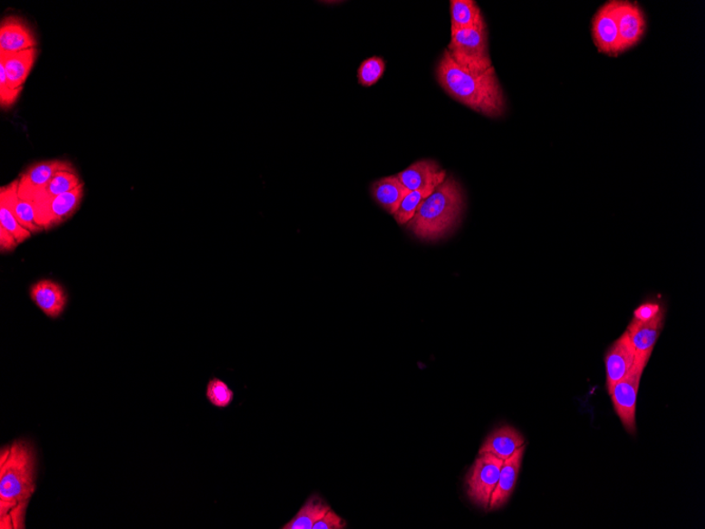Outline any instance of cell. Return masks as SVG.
<instances>
[{"label":"cell","instance_id":"cell-24","mask_svg":"<svg viewBox=\"0 0 705 529\" xmlns=\"http://www.w3.org/2000/svg\"><path fill=\"white\" fill-rule=\"evenodd\" d=\"M434 189L413 190L405 197L399 208L393 214L394 219L399 225L403 226L411 220L421 204Z\"/></svg>","mask_w":705,"mask_h":529},{"label":"cell","instance_id":"cell-29","mask_svg":"<svg viewBox=\"0 0 705 529\" xmlns=\"http://www.w3.org/2000/svg\"><path fill=\"white\" fill-rule=\"evenodd\" d=\"M347 528V522L341 515H338L332 508L322 519L316 522L313 529H344Z\"/></svg>","mask_w":705,"mask_h":529},{"label":"cell","instance_id":"cell-3","mask_svg":"<svg viewBox=\"0 0 705 529\" xmlns=\"http://www.w3.org/2000/svg\"><path fill=\"white\" fill-rule=\"evenodd\" d=\"M464 206L463 191L459 184L453 178H446L421 202L418 212L407 226L420 239H440L459 225Z\"/></svg>","mask_w":705,"mask_h":529},{"label":"cell","instance_id":"cell-22","mask_svg":"<svg viewBox=\"0 0 705 529\" xmlns=\"http://www.w3.org/2000/svg\"><path fill=\"white\" fill-rule=\"evenodd\" d=\"M82 183L78 173H76L74 169L61 170L51 178L47 187L43 188L40 193L32 197L29 202L32 206L47 203L56 197L69 193V191L78 188Z\"/></svg>","mask_w":705,"mask_h":529},{"label":"cell","instance_id":"cell-11","mask_svg":"<svg viewBox=\"0 0 705 529\" xmlns=\"http://www.w3.org/2000/svg\"><path fill=\"white\" fill-rule=\"evenodd\" d=\"M634 350L627 332L622 334L619 339L608 348L605 354L606 387L608 393L613 387L623 379L633 367L636 359Z\"/></svg>","mask_w":705,"mask_h":529},{"label":"cell","instance_id":"cell-14","mask_svg":"<svg viewBox=\"0 0 705 529\" xmlns=\"http://www.w3.org/2000/svg\"><path fill=\"white\" fill-rule=\"evenodd\" d=\"M397 178L410 190L435 189L446 180V171L431 160L416 162L401 171Z\"/></svg>","mask_w":705,"mask_h":529},{"label":"cell","instance_id":"cell-6","mask_svg":"<svg viewBox=\"0 0 705 529\" xmlns=\"http://www.w3.org/2000/svg\"><path fill=\"white\" fill-rule=\"evenodd\" d=\"M501 458L486 454L480 455L466 477L467 494L474 505L488 509L493 492L497 487L504 465Z\"/></svg>","mask_w":705,"mask_h":529},{"label":"cell","instance_id":"cell-18","mask_svg":"<svg viewBox=\"0 0 705 529\" xmlns=\"http://www.w3.org/2000/svg\"><path fill=\"white\" fill-rule=\"evenodd\" d=\"M37 55V48L11 54L0 53V66L5 69L6 78L13 88H24L35 65Z\"/></svg>","mask_w":705,"mask_h":529},{"label":"cell","instance_id":"cell-2","mask_svg":"<svg viewBox=\"0 0 705 529\" xmlns=\"http://www.w3.org/2000/svg\"><path fill=\"white\" fill-rule=\"evenodd\" d=\"M0 526L24 528V515L35 492V457L31 446L15 442L0 457Z\"/></svg>","mask_w":705,"mask_h":529},{"label":"cell","instance_id":"cell-17","mask_svg":"<svg viewBox=\"0 0 705 529\" xmlns=\"http://www.w3.org/2000/svg\"><path fill=\"white\" fill-rule=\"evenodd\" d=\"M524 445L525 439L520 432L510 426H504L493 431L486 438L485 443L478 451V456L490 454L501 458L503 461H507Z\"/></svg>","mask_w":705,"mask_h":529},{"label":"cell","instance_id":"cell-21","mask_svg":"<svg viewBox=\"0 0 705 529\" xmlns=\"http://www.w3.org/2000/svg\"><path fill=\"white\" fill-rule=\"evenodd\" d=\"M330 509L329 503L322 495L314 494L307 498L296 515L281 529H313Z\"/></svg>","mask_w":705,"mask_h":529},{"label":"cell","instance_id":"cell-23","mask_svg":"<svg viewBox=\"0 0 705 529\" xmlns=\"http://www.w3.org/2000/svg\"><path fill=\"white\" fill-rule=\"evenodd\" d=\"M483 21L485 19L482 12L476 2L473 0H452V31L470 29Z\"/></svg>","mask_w":705,"mask_h":529},{"label":"cell","instance_id":"cell-1","mask_svg":"<svg viewBox=\"0 0 705 529\" xmlns=\"http://www.w3.org/2000/svg\"><path fill=\"white\" fill-rule=\"evenodd\" d=\"M437 75L441 88L459 103L486 117L504 116L507 105L495 68L484 72H472L455 63L446 50Z\"/></svg>","mask_w":705,"mask_h":529},{"label":"cell","instance_id":"cell-27","mask_svg":"<svg viewBox=\"0 0 705 529\" xmlns=\"http://www.w3.org/2000/svg\"><path fill=\"white\" fill-rule=\"evenodd\" d=\"M0 226H3L6 231L14 236L19 245L28 240L32 236V233L19 223L8 204L4 200H0Z\"/></svg>","mask_w":705,"mask_h":529},{"label":"cell","instance_id":"cell-31","mask_svg":"<svg viewBox=\"0 0 705 529\" xmlns=\"http://www.w3.org/2000/svg\"><path fill=\"white\" fill-rule=\"evenodd\" d=\"M18 242L10 232L0 226V250L2 253H10L18 246Z\"/></svg>","mask_w":705,"mask_h":529},{"label":"cell","instance_id":"cell-10","mask_svg":"<svg viewBox=\"0 0 705 529\" xmlns=\"http://www.w3.org/2000/svg\"><path fill=\"white\" fill-rule=\"evenodd\" d=\"M72 163L53 160L41 162L31 167L22 174L18 178V196L25 201H30L36 194L47 187V184L51 181L59 171L61 170H73Z\"/></svg>","mask_w":705,"mask_h":529},{"label":"cell","instance_id":"cell-7","mask_svg":"<svg viewBox=\"0 0 705 529\" xmlns=\"http://www.w3.org/2000/svg\"><path fill=\"white\" fill-rule=\"evenodd\" d=\"M613 5L618 25L622 54L637 46L642 41L646 31V19L644 12L638 3L613 0Z\"/></svg>","mask_w":705,"mask_h":529},{"label":"cell","instance_id":"cell-28","mask_svg":"<svg viewBox=\"0 0 705 529\" xmlns=\"http://www.w3.org/2000/svg\"><path fill=\"white\" fill-rule=\"evenodd\" d=\"M23 88H13L9 84L5 69L0 66V106L3 110H9L16 103Z\"/></svg>","mask_w":705,"mask_h":529},{"label":"cell","instance_id":"cell-9","mask_svg":"<svg viewBox=\"0 0 705 529\" xmlns=\"http://www.w3.org/2000/svg\"><path fill=\"white\" fill-rule=\"evenodd\" d=\"M593 38L599 53L608 56H618L620 38L613 2L601 6L593 18Z\"/></svg>","mask_w":705,"mask_h":529},{"label":"cell","instance_id":"cell-13","mask_svg":"<svg viewBox=\"0 0 705 529\" xmlns=\"http://www.w3.org/2000/svg\"><path fill=\"white\" fill-rule=\"evenodd\" d=\"M30 297L38 309L50 318H59L65 311L68 296L60 284L43 279L31 286Z\"/></svg>","mask_w":705,"mask_h":529},{"label":"cell","instance_id":"cell-12","mask_svg":"<svg viewBox=\"0 0 705 529\" xmlns=\"http://www.w3.org/2000/svg\"><path fill=\"white\" fill-rule=\"evenodd\" d=\"M34 31L17 16H8L0 24V53L11 54L37 48Z\"/></svg>","mask_w":705,"mask_h":529},{"label":"cell","instance_id":"cell-5","mask_svg":"<svg viewBox=\"0 0 705 529\" xmlns=\"http://www.w3.org/2000/svg\"><path fill=\"white\" fill-rule=\"evenodd\" d=\"M651 356L637 353L630 371L613 387L610 392L614 411L618 414L626 431L631 435L636 433V409L640 381Z\"/></svg>","mask_w":705,"mask_h":529},{"label":"cell","instance_id":"cell-20","mask_svg":"<svg viewBox=\"0 0 705 529\" xmlns=\"http://www.w3.org/2000/svg\"><path fill=\"white\" fill-rule=\"evenodd\" d=\"M372 196L380 206L391 215L396 212L410 190L403 185L397 176L381 178L372 185Z\"/></svg>","mask_w":705,"mask_h":529},{"label":"cell","instance_id":"cell-4","mask_svg":"<svg viewBox=\"0 0 705 529\" xmlns=\"http://www.w3.org/2000/svg\"><path fill=\"white\" fill-rule=\"evenodd\" d=\"M447 51L455 63L472 72H484L493 67L485 21L470 29L451 31Z\"/></svg>","mask_w":705,"mask_h":529},{"label":"cell","instance_id":"cell-8","mask_svg":"<svg viewBox=\"0 0 705 529\" xmlns=\"http://www.w3.org/2000/svg\"><path fill=\"white\" fill-rule=\"evenodd\" d=\"M85 185L82 183L69 193L54 197V199L34 206L37 225L43 231L61 226L79 209L84 197Z\"/></svg>","mask_w":705,"mask_h":529},{"label":"cell","instance_id":"cell-30","mask_svg":"<svg viewBox=\"0 0 705 529\" xmlns=\"http://www.w3.org/2000/svg\"><path fill=\"white\" fill-rule=\"evenodd\" d=\"M663 308L658 303H644L633 312V320L649 322L655 318Z\"/></svg>","mask_w":705,"mask_h":529},{"label":"cell","instance_id":"cell-25","mask_svg":"<svg viewBox=\"0 0 705 529\" xmlns=\"http://www.w3.org/2000/svg\"><path fill=\"white\" fill-rule=\"evenodd\" d=\"M386 72V62L381 56H372L363 61L357 70L358 84L372 87L377 84Z\"/></svg>","mask_w":705,"mask_h":529},{"label":"cell","instance_id":"cell-15","mask_svg":"<svg viewBox=\"0 0 705 529\" xmlns=\"http://www.w3.org/2000/svg\"><path fill=\"white\" fill-rule=\"evenodd\" d=\"M525 449H526V446L524 445L523 447L515 452L514 456L504 462L497 487L491 496L489 511H497V509L507 505L511 495L514 494Z\"/></svg>","mask_w":705,"mask_h":529},{"label":"cell","instance_id":"cell-16","mask_svg":"<svg viewBox=\"0 0 705 529\" xmlns=\"http://www.w3.org/2000/svg\"><path fill=\"white\" fill-rule=\"evenodd\" d=\"M664 318V309L660 311L659 314L649 322H639L633 318L626 332L630 336L636 353L652 355L659 336L662 332Z\"/></svg>","mask_w":705,"mask_h":529},{"label":"cell","instance_id":"cell-26","mask_svg":"<svg viewBox=\"0 0 705 529\" xmlns=\"http://www.w3.org/2000/svg\"><path fill=\"white\" fill-rule=\"evenodd\" d=\"M207 399L211 405L219 408V409H226V408L232 405L235 392L228 387L226 381L214 378L208 381Z\"/></svg>","mask_w":705,"mask_h":529},{"label":"cell","instance_id":"cell-19","mask_svg":"<svg viewBox=\"0 0 705 529\" xmlns=\"http://www.w3.org/2000/svg\"><path fill=\"white\" fill-rule=\"evenodd\" d=\"M18 178H16V180L6 185V187L2 188V190H0V200H4L8 204L19 223L25 229H28L30 233L35 234L43 231L37 225L34 206L18 196Z\"/></svg>","mask_w":705,"mask_h":529}]
</instances>
